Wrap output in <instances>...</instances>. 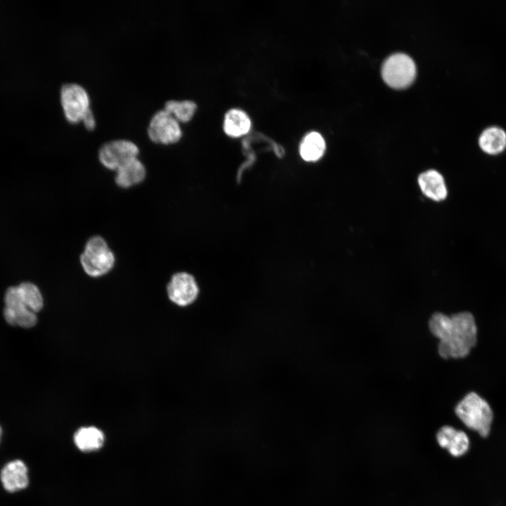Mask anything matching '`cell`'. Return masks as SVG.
Here are the masks:
<instances>
[{
    "label": "cell",
    "mask_w": 506,
    "mask_h": 506,
    "mask_svg": "<svg viewBox=\"0 0 506 506\" xmlns=\"http://www.w3.org/2000/svg\"><path fill=\"white\" fill-rule=\"evenodd\" d=\"M431 332L439 339L438 351L443 358L467 356L477 342V327L467 311L451 316L435 313L429 321Z\"/></svg>",
    "instance_id": "6da1fadb"
},
{
    "label": "cell",
    "mask_w": 506,
    "mask_h": 506,
    "mask_svg": "<svg viewBox=\"0 0 506 506\" xmlns=\"http://www.w3.org/2000/svg\"><path fill=\"white\" fill-rule=\"evenodd\" d=\"M455 414L469 429L487 437L491 429L493 413L488 403L475 392L467 394L456 406Z\"/></svg>",
    "instance_id": "7a4b0ae2"
},
{
    "label": "cell",
    "mask_w": 506,
    "mask_h": 506,
    "mask_svg": "<svg viewBox=\"0 0 506 506\" xmlns=\"http://www.w3.org/2000/svg\"><path fill=\"white\" fill-rule=\"evenodd\" d=\"M115 261V255L107 242L98 235L89 238L80 256L84 271L91 277L108 273L113 268Z\"/></svg>",
    "instance_id": "3957f363"
},
{
    "label": "cell",
    "mask_w": 506,
    "mask_h": 506,
    "mask_svg": "<svg viewBox=\"0 0 506 506\" xmlns=\"http://www.w3.org/2000/svg\"><path fill=\"white\" fill-rule=\"evenodd\" d=\"M416 66L413 59L402 53L392 54L384 62L382 76L385 83L395 89H403L414 81Z\"/></svg>",
    "instance_id": "277c9868"
},
{
    "label": "cell",
    "mask_w": 506,
    "mask_h": 506,
    "mask_svg": "<svg viewBox=\"0 0 506 506\" xmlns=\"http://www.w3.org/2000/svg\"><path fill=\"white\" fill-rule=\"evenodd\" d=\"M60 103L68 122L76 123L82 119L90 109L89 96L86 90L77 83H66L60 90Z\"/></svg>",
    "instance_id": "5b68a950"
},
{
    "label": "cell",
    "mask_w": 506,
    "mask_h": 506,
    "mask_svg": "<svg viewBox=\"0 0 506 506\" xmlns=\"http://www.w3.org/2000/svg\"><path fill=\"white\" fill-rule=\"evenodd\" d=\"M148 134L153 142L171 144L179 141L182 130L179 121L164 109H162L155 112L150 118Z\"/></svg>",
    "instance_id": "8992f818"
},
{
    "label": "cell",
    "mask_w": 506,
    "mask_h": 506,
    "mask_svg": "<svg viewBox=\"0 0 506 506\" xmlns=\"http://www.w3.org/2000/svg\"><path fill=\"white\" fill-rule=\"evenodd\" d=\"M139 149L133 141L116 139L104 143L98 152L100 163L109 169L117 170L127 162L137 157Z\"/></svg>",
    "instance_id": "52a82bcc"
},
{
    "label": "cell",
    "mask_w": 506,
    "mask_h": 506,
    "mask_svg": "<svg viewBox=\"0 0 506 506\" xmlns=\"http://www.w3.org/2000/svg\"><path fill=\"white\" fill-rule=\"evenodd\" d=\"M167 290L170 301L180 307H187L195 302L200 292L195 278L186 272L174 274Z\"/></svg>",
    "instance_id": "ba28073f"
},
{
    "label": "cell",
    "mask_w": 506,
    "mask_h": 506,
    "mask_svg": "<svg viewBox=\"0 0 506 506\" xmlns=\"http://www.w3.org/2000/svg\"><path fill=\"white\" fill-rule=\"evenodd\" d=\"M438 444L453 457H461L467 453L470 446L467 434L448 425L441 427L436 434Z\"/></svg>",
    "instance_id": "9c48e42d"
},
{
    "label": "cell",
    "mask_w": 506,
    "mask_h": 506,
    "mask_svg": "<svg viewBox=\"0 0 506 506\" xmlns=\"http://www.w3.org/2000/svg\"><path fill=\"white\" fill-rule=\"evenodd\" d=\"M3 487L10 493L25 488L29 484L28 469L25 462L14 460L7 462L1 470Z\"/></svg>",
    "instance_id": "30bf717a"
},
{
    "label": "cell",
    "mask_w": 506,
    "mask_h": 506,
    "mask_svg": "<svg viewBox=\"0 0 506 506\" xmlns=\"http://www.w3.org/2000/svg\"><path fill=\"white\" fill-rule=\"evenodd\" d=\"M418 184L423 194L432 200L439 202L447 197L444 178L436 170L429 169L420 174Z\"/></svg>",
    "instance_id": "8fae6325"
},
{
    "label": "cell",
    "mask_w": 506,
    "mask_h": 506,
    "mask_svg": "<svg viewBox=\"0 0 506 506\" xmlns=\"http://www.w3.org/2000/svg\"><path fill=\"white\" fill-rule=\"evenodd\" d=\"M145 175V166L136 157L116 170L115 182L119 187L127 188L140 183Z\"/></svg>",
    "instance_id": "7c38bea8"
},
{
    "label": "cell",
    "mask_w": 506,
    "mask_h": 506,
    "mask_svg": "<svg viewBox=\"0 0 506 506\" xmlns=\"http://www.w3.org/2000/svg\"><path fill=\"white\" fill-rule=\"evenodd\" d=\"M252 126L250 117L244 110L239 108L230 109L226 113L223 128L231 137H240L247 134Z\"/></svg>",
    "instance_id": "4fadbf2b"
},
{
    "label": "cell",
    "mask_w": 506,
    "mask_h": 506,
    "mask_svg": "<svg viewBox=\"0 0 506 506\" xmlns=\"http://www.w3.org/2000/svg\"><path fill=\"white\" fill-rule=\"evenodd\" d=\"M479 145L484 153L491 155H498L506 147V134L500 128L489 127L480 135Z\"/></svg>",
    "instance_id": "5bb4252c"
},
{
    "label": "cell",
    "mask_w": 506,
    "mask_h": 506,
    "mask_svg": "<svg viewBox=\"0 0 506 506\" xmlns=\"http://www.w3.org/2000/svg\"><path fill=\"white\" fill-rule=\"evenodd\" d=\"M325 148V141L322 135L317 131H311L301 141L299 153L305 161L314 162L323 155Z\"/></svg>",
    "instance_id": "9a60e30c"
},
{
    "label": "cell",
    "mask_w": 506,
    "mask_h": 506,
    "mask_svg": "<svg viewBox=\"0 0 506 506\" xmlns=\"http://www.w3.org/2000/svg\"><path fill=\"white\" fill-rule=\"evenodd\" d=\"M76 446L82 450L91 451L100 448L104 441V434L95 427L79 429L74 435Z\"/></svg>",
    "instance_id": "2e32d148"
},
{
    "label": "cell",
    "mask_w": 506,
    "mask_h": 506,
    "mask_svg": "<svg viewBox=\"0 0 506 506\" xmlns=\"http://www.w3.org/2000/svg\"><path fill=\"white\" fill-rule=\"evenodd\" d=\"M164 109L179 122H187L193 117L197 105L190 100H169L165 102Z\"/></svg>",
    "instance_id": "e0dca14e"
},
{
    "label": "cell",
    "mask_w": 506,
    "mask_h": 506,
    "mask_svg": "<svg viewBox=\"0 0 506 506\" xmlns=\"http://www.w3.org/2000/svg\"><path fill=\"white\" fill-rule=\"evenodd\" d=\"M4 316L10 325H18L22 327H33L37 321L35 313L27 307L18 310H10L5 308Z\"/></svg>",
    "instance_id": "ac0fdd59"
},
{
    "label": "cell",
    "mask_w": 506,
    "mask_h": 506,
    "mask_svg": "<svg viewBox=\"0 0 506 506\" xmlns=\"http://www.w3.org/2000/svg\"><path fill=\"white\" fill-rule=\"evenodd\" d=\"M18 287L22 300L28 309L34 313L39 311L43 307L44 301L38 287L28 282L22 283Z\"/></svg>",
    "instance_id": "d6986e66"
},
{
    "label": "cell",
    "mask_w": 506,
    "mask_h": 506,
    "mask_svg": "<svg viewBox=\"0 0 506 506\" xmlns=\"http://www.w3.org/2000/svg\"><path fill=\"white\" fill-rule=\"evenodd\" d=\"M82 121L88 129H93L96 126V120L92 110L89 109L84 114Z\"/></svg>",
    "instance_id": "ffe728a7"
},
{
    "label": "cell",
    "mask_w": 506,
    "mask_h": 506,
    "mask_svg": "<svg viewBox=\"0 0 506 506\" xmlns=\"http://www.w3.org/2000/svg\"><path fill=\"white\" fill-rule=\"evenodd\" d=\"M1 427H0V437H1Z\"/></svg>",
    "instance_id": "44dd1931"
}]
</instances>
